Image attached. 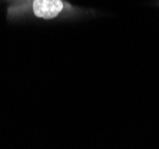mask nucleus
<instances>
[{
    "instance_id": "obj_1",
    "label": "nucleus",
    "mask_w": 159,
    "mask_h": 149,
    "mask_svg": "<svg viewBox=\"0 0 159 149\" xmlns=\"http://www.w3.org/2000/svg\"><path fill=\"white\" fill-rule=\"evenodd\" d=\"M8 23L29 21H79L96 14L92 8L76 6L68 0H2Z\"/></svg>"
}]
</instances>
